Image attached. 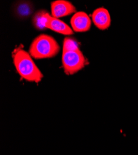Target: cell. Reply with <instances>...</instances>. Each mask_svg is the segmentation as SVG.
Wrapping results in <instances>:
<instances>
[{"mask_svg":"<svg viewBox=\"0 0 138 155\" xmlns=\"http://www.w3.org/2000/svg\"><path fill=\"white\" fill-rule=\"evenodd\" d=\"M62 64L65 73L68 75L78 73L87 64V59L76 41L69 37H66L64 40Z\"/></svg>","mask_w":138,"mask_h":155,"instance_id":"1","label":"cell"},{"mask_svg":"<svg viewBox=\"0 0 138 155\" xmlns=\"http://www.w3.org/2000/svg\"><path fill=\"white\" fill-rule=\"evenodd\" d=\"M29 53L21 48H17L12 53L14 67L22 78L29 82L38 83L43 75L33 61Z\"/></svg>","mask_w":138,"mask_h":155,"instance_id":"2","label":"cell"},{"mask_svg":"<svg viewBox=\"0 0 138 155\" xmlns=\"http://www.w3.org/2000/svg\"><path fill=\"white\" fill-rule=\"evenodd\" d=\"M59 50V45L53 37L40 34L32 42L29 53L35 59H45L55 57Z\"/></svg>","mask_w":138,"mask_h":155,"instance_id":"3","label":"cell"},{"mask_svg":"<svg viewBox=\"0 0 138 155\" xmlns=\"http://www.w3.org/2000/svg\"><path fill=\"white\" fill-rule=\"evenodd\" d=\"M51 12L53 17L60 18L76 13V9L69 2L66 0H57L52 2Z\"/></svg>","mask_w":138,"mask_h":155,"instance_id":"4","label":"cell"},{"mask_svg":"<svg viewBox=\"0 0 138 155\" xmlns=\"http://www.w3.org/2000/svg\"><path fill=\"white\" fill-rule=\"evenodd\" d=\"M71 29L74 32H84L88 31L91 28L92 21L90 17L85 12L79 11L74 14L71 19Z\"/></svg>","mask_w":138,"mask_h":155,"instance_id":"5","label":"cell"},{"mask_svg":"<svg viewBox=\"0 0 138 155\" xmlns=\"http://www.w3.org/2000/svg\"><path fill=\"white\" fill-rule=\"evenodd\" d=\"M92 20L95 26L100 30H106L111 25V16L108 11L100 7L95 9L92 15Z\"/></svg>","mask_w":138,"mask_h":155,"instance_id":"6","label":"cell"},{"mask_svg":"<svg viewBox=\"0 0 138 155\" xmlns=\"http://www.w3.org/2000/svg\"><path fill=\"white\" fill-rule=\"evenodd\" d=\"M47 29L65 35H71L74 33L72 29L65 22L50 15L47 24Z\"/></svg>","mask_w":138,"mask_h":155,"instance_id":"7","label":"cell"},{"mask_svg":"<svg viewBox=\"0 0 138 155\" xmlns=\"http://www.w3.org/2000/svg\"><path fill=\"white\" fill-rule=\"evenodd\" d=\"M50 15L45 10H40L37 12L33 17V24L38 30L47 29V24Z\"/></svg>","mask_w":138,"mask_h":155,"instance_id":"8","label":"cell"}]
</instances>
